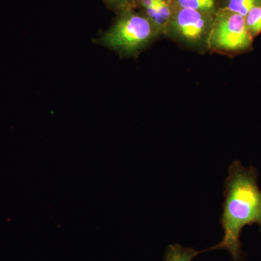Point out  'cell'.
<instances>
[{"label":"cell","instance_id":"8992f818","mask_svg":"<svg viewBox=\"0 0 261 261\" xmlns=\"http://www.w3.org/2000/svg\"><path fill=\"white\" fill-rule=\"evenodd\" d=\"M260 5L261 0H228L225 10L238 13L245 18L250 10Z\"/></svg>","mask_w":261,"mask_h":261},{"label":"cell","instance_id":"52a82bcc","mask_svg":"<svg viewBox=\"0 0 261 261\" xmlns=\"http://www.w3.org/2000/svg\"><path fill=\"white\" fill-rule=\"evenodd\" d=\"M245 21L247 29L252 37H255L261 33V5L250 10L245 17Z\"/></svg>","mask_w":261,"mask_h":261},{"label":"cell","instance_id":"3957f363","mask_svg":"<svg viewBox=\"0 0 261 261\" xmlns=\"http://www.w3.org/2000/svg\"><path fill=\"white\" fill-rule=\"evenodd\" d=\"M253 37L245 17L225 10L220 13L211 32V45L225 51H243L251 47Z\"/></svg>","mask_w":261,"mask_h":261},{"label":"cell","instance_id":"9c48e42d","mask_svg":"<svg viewBox=\"0 0 261 261\" xmlns=\"http://www.w3.org/2000/svg\"><path fill=\"white\" fill-rule=\"evenodd\" d=\"M104 2L110 8L121 13L132 10V8L137 4V0H104Z\"/></svg>","mask_w":261,"mask_h":261},{"label":"cell","instance_id":"277c9868","mask_svg":"<svg viewBox=\"0 0 261 261\" xmlns=\"http://www.w3.org/2000/svg\"><path fill=\"white\" fill-rule=\"evenodd\" d=\"M205 12L181 8L176 13L174 27L182 37L190 42L199 40L207 28Z\"/></svg>","mask_w":261,"mask_h":261},{"label":"cell","instance_id":"5b68a950","mask_svg":"<svg viewBox=\"0 0 261 261\" xmlns=\"http://www.w3.org/2000/svg\"><path fill=\"white\" fill-rule=\"evenodd\" d=\"M203 250H197L192 247H185L178 244L169 245L165 252L164 261H192Z\"/></svg>","mask_w":261,"mask_h":261},{"label":"cell","instance_id":"7a4b0ae2","mask_svg":"<svg viewBox=\"0 0 261 261\" xmlns=\"http://www.w3.org/2000/svg\"><path fill=\"white\" fill-rule=\"evenodd\" d=\"M155 30L154 24L145 15L127 10L121 13L98 43L121 54L132 55L152 39Z\"/></svg>","mask_w":261,"mask_h":261},{"label":"cell","instance_id":"ba28073f","mask_svg":"<svg viewBox=\"0 0 261 261\" xmlns=\"http://www.w3.org/2000/svg\"><path fill=\"white\" fill-rule=\"evenodd\" d=\"M181 8H189L208 13L214 9L215 0H176Z\"/></svg>","mask_w":261,"mask_h":261},{"label":"cell","instance_id":"6da1fadb","mask_svg":"<svg viewBox=\"0 0 261 261\" xmlns=\"http://www.w3.org/2000/svg\"><path fill=\"white\" fill-rule=\"evenodd\" d=\"M258 171L245 167L240 161L231 163L224 184V201L220 218L222 240L207 250H226L233 261L243 259L240 234L247 225L257 224L261 232V190Z\"/></svg>","mask_w":261,"mask_h":261}]
</instances>
